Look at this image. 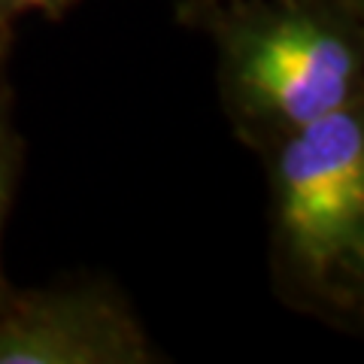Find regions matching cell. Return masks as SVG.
Masks as SVG:
<instances>
[{"label":"cell","mask_w":364,"mask_h":364,"mask_svg":"<svg viewBox=\"0 0 364 364\" xmlns=\"http://www.w3.org/2000/svg\"><path fill=\"white\" fill-rule=\"evenodd\" d=\"M225 112L240 136L273 140L361 100V4L225 0L207 9Z\"/></svg>","instance_id":"obj_1"},{"label":"cell","mask_w":364,"mask_h":364,"mask_svg":"<svg viewBox=\"0 0 364 364\" xmlns=\"http://www.w3.org/2000/svg\"><path fill=\"white\" fill-rule=\"evenodd\" d=\"M9 43H13V28L9 18H0V231L16 191V173H18V134L13 128V85L6 76V58H9ZM6 282L0 277V301L6 294Z\"/></svg>","instance_id":"obj_4"},{"label":"cell","mask_w":364,"mask_h":364,"mask_svg":"<svg viewBox=\"0 0 364 364\" xmlns=\"http://www.w3.org/2000/svg\"><path fill=\"white\" fill-rule=\"evenodd\" d=\"M277 282L301 306L352 313L364 286L361 100L267 146Z\"/></svg>","instance_id":"obj_2"},{"label":"cell","mask_w":364,"mask_h":364,"mask_svg":"<svg viewBox=\"0 0 364 364\" xmlns=\"http://www.w3.org/2000/svg\"><path fill=\"white\" fill-rule=\"evenodd\" d=\"M70 4H76V0H0V18H13L21 13L61 16Z\"/></svg>","instance_id":"obj_5"},{"label":"cell","mask_w":364,"mask_h":364,"mask_svg":"<svg viewBox=\"0 0 364 364\" xmlns=\"http://www.w3.org/2000/svg\"><path fill=\"white\" fill-rule=\"evenodd\" d=\"M355 4H361V0H355Z\"/></svg>","instance_id":"obj_7"},{"label":"cell","mask_w":364,"mask_h":364,"mask_svg":"<svg viewBox=\"0 0 364 364\" xmlns=\"http://www.w3.org/2000/svg\"><path fill=\"white\" fill-rule=\"evenodd\" d=\"M191 4V9H198V13H207L210 6H215V4H225V0H188Z\"/></svg>","instance_id":"obj_6"},{"label":"cell","mask_w":364,"mask_h":364,"mask_svg":"<svg viewBox=\"0 0 364 364\" xmlns=\"http://www.w3.org/2000/svg\"><path fill=\"white\" fill-rule=\"evenodd\" d=\"M158 352L109 286L6 291L0 364H149Z\"/></svg>","instance_id":"obj_3"}]
</instances>
